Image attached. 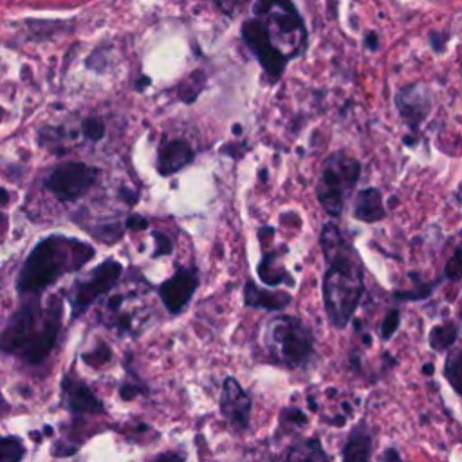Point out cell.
I'll return each instance as SVG.
<instances>
[{
	"label": "cell",
	"instance_id": "6da1fadb",
	"mask_svg": "<svg viewBox=\"0 0 462 462\" xmlns=\"http://www.w3.org/2000/svg\"><path fill=\"white\" fill-rule=\"evenodd\" d=\"M319 245L325 258L321 280L323 307L328 323L343 330L354 318L365 294V271L352 242L336 222H327L319 231Z\"/></svg>",
	"mask_w": 462,
	"mask_h": 462
},
{
	"label": "cell",
	"instance_id": "7a4b0ae2",
	"mask_svg": "<svg viewBox=\"0 0 462 462\" xmlns=\"http://www.w3.org/2000/svg\"><path fill=\"white\" fill-rule=\"evenodd\" d=\"M61 328V301L51 298L42 307L36 296H29L7 318L0 328V350L20 357L29 365L42 363L54 348Z\"/></svg>",
	"mask_w": 462,
	"mask_h": 462
},
{
	"label": "cell",
	"instance_id": "3957f363",
	"mask_svg": "<svg viewBox=\"0 0 462 462\" xmlns=\"http://www.w3.org/2000/svg\"><path fill=\"white\" fill-rule=\"evenodd\" d=\"M94 254L96 249L87 242L51 235L40 240L27 254L16 276V291L23 296L38 298L63 274L79 271Z\"/></svg>",
	"mask_w": 462,
	"mask_h": 462
},
{
	"label": "cell",
	"instance_id": "277c9868",
	"mask_svg": "<svg viewBox=\"0 0 462 462\" xmlns=\"http://www.w3.org/2000/svg\"><path fill=\"white\" fill-rule=\"evenodd\" d=\"M263 345L274 363L289 368L307 366L316 356L312 332L298 316L271 318L263 330Z\"/></svg>",
	"mask_w": 462,
	"mask_h": 462
},
{
	"label": "cell",
	"instance_id": "5b68a950",
	"mask_svg": "<svg viewBox=\"0 0 462 462\" xmlns=\"http://www.w3.org/2000/svg\"><path fill=\"white\" fill-rule=\"evenodd\" d=\"M359 177L361 162L346 152H334L323 161L316 182V197L328 217H341Z\"/></svg>",
	"mask_w": 462,
	"mask_h": 462
},
{
	"label": "cell",
	"instance_id": "8992f818",
	"mask_svg": "<svg viewBox=\"0 0 462 462\" xmlns=\"http://www.w3.org/2000/svg\"><path fill=\"white\" fill-rule=\"evenodd\" d=\"M121 274L123 265L116 258H106L105 262L96 265L85 278H78L67 292L72 318H79L97 298L110 292V289H114L116 283L121 280Z\"/></svg>",
	"mask_w": 462,
	"mask_h": 462
},
{
	"label": "cell",
	"instance_id": "52a82bcc",
	"mask_svg": "<svg viewBox=\"0 0 462 462\" xmlns=\"http://www.w3.org/2000/svg\"><path fill=\"white\" fill-rule=\"evenodd\" d=\"M99 179V168L85 162H61L43 179V186L60 202H74L81 199Z\"/></svg>",
	"mask_w": 462,
	"mask_h": 462
},
{
	"label": "cell",
	"instance_id": "ba28073f",
	"mask_svg": "<svg viewBox=\"0 0 462 462\" xmlns=\"http://www.w3.org/2000/svg\"><path fill=\"white\" fill-rule=\"evenodd\" d=\"M253 16L263 20V23L280 38H287L298 54L305 52L307 29L305 22L291 2H256L253 5Z\"/></svg>",
	"mask_w": 462,
	"mask_h": 462
},
{
	"label": "cell",
	"instance_id": "9c48e42d",
	"mask_svg": "<svg viewBox=\"0 0 462 462\" xmlns=\"http://www.w3.org/2000/svg\"><path fill=\"white\" fill-rule=\"evenodd\" d=\"M240 36L247 49L254 54L269 79L278 81L291 60L273 43V38L269 36L265 23L260 18L251 16L242 22Z\"/></svg>",
	"mask_w": 462,
	"mask_h": 462
},
{
	"label": "cell",
	"instance_id": "30bf717a",
	"mask_svg": "<svg viewBox=\"0 0 462 462\" xmlns=\"http://www.w3.org/2000/svg\"><path fill=\"white\" fill-rule=\"evenodd\" d=\"M199 283H200V278H199L197 267L179 265L175 274L164 280L157 289L164 309L173 316L180 314L189 305L193 294L197 292Z\"/></svg>",
	"mask_w": 462,
	"mask_h": 462
},
{
	"label": "cell",
	"instance_id": "8fae6325",
	"mask_svg": "<svg viewBox=\"0 0 462 462\" xmlns=\"http://www.w3.org/2000/svg\"><path fill=\"white\" fill-rule=\"evenodd\" d=\"M393 101L401 119L404 121L408 130L415 135V132L428 119L433 108L431 90L422 83H411L399 88Z\"/></svg>",
	"mask_w": 462,
	"mask_h": 462
},
{
	"label": "cell",
	"instance_id": "7c38bea8",
	"mask_svg": "<svg viewBox=\"0 0 462 462\" xmlns=\"http://www.w3.org/2000/svg\"><path fill=\"white\" fill-rule=\"evenodd\" d=\"M253 401L235 377H226L220 392V413L238 431L247 430Z\"/></svg>",
	"mask_w": 462,
	"mask_h": 462
},
{
	"label": "cell",
	"instance_id": "4fadbf2b",
	"mask_svg": "<svg viewBox=\"0 0 462 462\" xmlns=\"http://www.w3.org/2000/svg\"><path fill=\"white\" fill-rule=\"evenodd\" d=\"M61 399H63V404L74 413H105L103 402L87 386V383L78 379L74 374L63 375Z\"/></svg>",
	"mask_w": 462,
	"mask_h": 462
},
{
	"label": "cell",
	"instance_id": "5bb4252c",
	"mask_svg": "<svg viewBox=\"0 0 462 462\" xmlns=\"http://www.w3.org/2000/svg\"><path fill=\"white\" fill-rule=\"evenodd\" d=\"M195 159V150L186 139L162 141L157 148V171L162 177L177 173L179 170L191 164Z\"/></svg>",
	"mask_w": 462,
	"mask_h": 462
},
{
	"label": "cell",
	"instance_id": "9a60e30c",
	"mask_svg": "<svg viewBox=\"0 0 462 462\" xmlns=\"http://www.w3.org/2000/svg\"><path fill=\"white\" fill-rule=\"evenodd\" d=\"M352 215L356 220L372 224V222H379L388 215V209L383 202V195L379 188H365L356 195V202H354V209Z\"/></svg>",
	"mask_w": 462,
	"mask_h": 462
},
{
	"label": "cell",
	"instance_id": "2e32d148",
	"mask_svg": "<svg viewBox=\"0 0 462 462\" xmlns=\"http://www.w3.org/2000/svg\"><path fill=\"white\" fill-rule=\"evenodd\" d=\"M291 301H292V296L285 291L260 289L253 280H247L244 285V303L247 307L263 309V310H282Z\"/></svg>",
	"mask_w": 462,
	"mask_h": 462
},
{
	"label": "cell",
	"instance_id": "e0dca14e",
	"mask_svg": "<svg viewBox=\"0 0 462 462\" xmlns=\"http://www.w3.org/2000/svg\"><path fill=\"white\" fill-rule=\"evenodd\" d=\"M372 448H374L372 433L365 422H359L350 430L345 440V446L341 451L343 462H370Z\"/></svg>",
	"mask_w": 462,
	"mask_h": 462
},
{
	"label": "cell",
	"instance_id": "ac0fdd59",
	"mask_svg": "<svg viewBox=\"0 0 462 462\" xmlns=\"http://www.w3.org/2000/svg\"><path fill=\"white\" fill-rule=\"evenodd\" d=\"M285 462H328V458L319 439L309 437L294 442L289 448Z\"/></svg>",
	"mask_w": 462,
	"mask_h": 462
},
{
	"label": "cell",
	"instance_id": "d6986e66",
	"mask_svg": "<svg viewBox=\"0 0 462 462\" xmlns=\"http://www.w3.org/2000/svg\"><path fill=\"white\" fill-rule=\"evenodd\" d=\"M457 339H458V325L448 319L431 328L428 343L435 352H444V350H449L457 343Z\"/></svg>",
	"mask_w": 462,
	"mask_h": 462
},
{
	"label": "cell",
	"instance_id": "ffe728a7",
	"mask_svg": "<svg viewBox=\"0 0 462 462\" xmlns=\"http://www.w3.org/2000/svg\"><path fill=\"white\" fill-rule=\"evenodd\" d=\"M410 276H411V280H413V283H415V285H413V291H397V292H395V296H397V298L406 300V301H419V300H426V298H430V296H431V292L435 291L437 283H439V280L424 283L420 278H417V274H415V273H411Z\"/></svg>",
	"mask_w": 462,
	"mask_h": 462
},
{
	"label": "cell",
	"instance_id": "44dd1931",
	"mask_svg": "<svg viewBox=\"0 0 462 462\" xmlns=\"http://www.w3.org/2000/svg\"><path fill=\"white\" fill-rule=\"evenodd\" d=\"M25 446L18 437H0V462H20Z\"/></svg>",
	"mask_w": 462,
	"mask_h": 462
},
{
	"label": "cell",
	"instance_id": "7402d4cb",
	"mask_svg": "<svg viewBox=\"0 0 462 462\" xmlns=\"http://www.w3.org/2000/svg\"><path fill=\"white\" fill-rule=\"evenodd\" d=\"M444 377L449 381L453 390L458 392V377H460V350L458 348L448 356L446 365H444Z\"/></svg>",
	"mask_w": 462,
	"mask_h": 462
},
{
	"label": "cell",
	"instance_id": "603a6c76",
	"mask_svg": "<svg viewBox=\"0 0 462 462\" xmlns=\"http://www.w3.org/2000/svg\"><path fill=\"white\" fill-rule=\"evenodd\" d=\"M81 134L92 143L101 141L105 137V123L99 117H87L81 121Z\"/></svg>",
	"mask_w": 462,
	"mask_h": 462
},
{
	"label": "cell",
	"instance_id": "cb8c5ba5",
	"mask_svg": "<svg viewBox=\"0 0 462 462\" xmlns=\"http://www.w3.org/2000/svg\"><path fill=\"white\" fill-rule=\"evenodd\" d=\"M399 325H401V310L399 309H390L386 312V316L383 318V323H381V332H379L381 339L383 341L392 339L393 334L397 332Z\"/></svg>",
	"mask_w": 462,
	"mask_h": 462
},
{
	"label": "cell",
	"instance_id": "d4e9b609",
	"mask_svg": "<svg viewBox=\"0 0 462 462\" xmlns=\"http://www.w3.org/2000/svg\"><path fill=\"white\" fill-rule=\"evenodd\" d=\"M460 247L457 245L451 258L446 262V267H444V278L449 280V282H458L460 280V274H462V269H460Z\"/></svg>",
	"mask_w": 462,
	"mask_h": 462
},
{
	"label": "cell",
	"instance_id": "484cf974",
	"mask_svg": "<svg viewBox=\"0 0 462 462\" xmlns=\"http://www.w3.org/2000/svg\"><path fill=\"white\" fill-rule=\"evenodd\" d=\"M152 236L155 240V251H153V258L157 256H166L173 251V240L170 235L162 233V231H152Z\"/></svg>",
	"mask_w": 462,
	"mask_h": 462
},
{
	"label": "cell",
	"instance_id": "4316f807",
	"mask_svg": "<svg viewBox=\"0 0 462 462\" xmlns=\"http://www.w3.org/2000/svg\"><path fill=\"white\" fill-rule=\"evenodd\" d=\"M112 357V350L105 345V343H101V345H97L92 352H88V354H83V359H85V363H88V365H92V366H99V365H103V363H106L108 359Z\"/></svg>",
	"mask_w": 462,
	"mask_h": 462
},
{
	"label": "cell",
	"instance_id": "83f0119b",
	"mask_svg": "<svg viewBox=\"0 0 462 462\" xmlns=\"http://www.w3.org/2000/svg\"><path fill=\"white\" fill-rule=\"evenodd\" d=\"M448 38H449V34H448V32H444V31H433V32H430V43H431V49H433L435 52H444Z\"/></svg>",
	"mask_w": 462,
	"mask_h": 462
},
{
	"label": "cell",
	"instance_id": "f1b7e54d",
	"mask_svg": "<svg viewBox=\"0 0 462 462\" xmlns=\"http://www.w3.org/2000/svg\"><path fill=\"white\" fill-rule=\"evenodd\" d=\"M126 227L132 231H139V229H146L148 227V220L141 215H130L126 218Z\"/></svg>",
	"mask_w": 462,
	"mask_h": 462
},
{
	"label": "cell",
	"instance_id": "f546056e",
	"mask_svg": "<svg viewBox=\"0 0 462 462\" xmlns=\"http://www.w3.org/2000/svg\"><path fill=\"white\" fill-rule=\"evenodd\" d=\"M119 197L123 199V202L125 204H130V206H134L135 202H137V199H139V193L134 189V188H121L119 189Z\"/></svg>",
	"mask_w": 462,
	"mask_h": 462
},
{
	"label": "cell",
	"instance_id": "4dcf8cb0",
	"mask_svg": "<svg viewBox=\"0 0 462 462\" xmlns=\"http://www.w3.org/2000/svg\"><path fill=\"white\" fill-rule=\"evenodd\" d=\"M379 462H404V460H402V457L399 455V451H397V449L388 448V449H384V451H383V455H381V460H379Z\"/></svg>",
	"mask_w": 462,
	"mask_h": 462
},
{
	"label": "cell",
	"instance_id": "1f68e13d",
	"mask_svg": "<svg viewBox=\"0 0 462 462\" xmlns=\"http://www.w3.org/2000/svg\"><path fill=\"white\" fill-rule=\"evenodd\" d=\"M150 462H184V458H182L180 455H177V453L166 451V453L157 455V457H155L153 460H150Z\"/></svg>",
	"mask_w": 462,
	"mask_h": 462
},
{
	"label": "cell",
	"instance_id": "d6a6232c",
	"mask_svg": "<svg viewBox=\"0 0 462 462\" xmlns=\"http://www.w3.org/2000/svg\"><path fill=\"white\" fill-rule=\"evenodd\" d=\"M379 40H377V34L372 31V32H368L366 36H365V45H366V49L368 51H377V47H379V43H377Z\"/></svg>",
	"mask_w": 462,
	"mask_h": 462
},
{
	"label": "cell",
	"instance_id": "836d02e7",
	"mask_svg": "<svg viewBox=\"0 0 462 462\" xmlns=\"http://www.w3.org/2000/svg\"><path fill=\"white\" fill-rule=\"evenodd\" d=\"M150 81H152V79H150L148 76H139V79L135 81V88L141 92L143 88H146V87L150 85Z\"/></svg>",
	"mask_w": 462,
	"mask_h": 462
},
{
	"label": "cell",
	"instance_id": "e575fe53",
	"mask_svg": "<svg viewBox=\"0 0 462 462\" xmlns=\"http://www.w3.org/2000/svg\"><path fill=\"white\" fill-rule=\"evenodd\" d=\"M402 143H404L406 146H415L417 137H415V135H404V137H402Z\"/></svg>",
	"mask_w": 462,
	"mask_h": 462
},
{
	"label": "cell",
	"instance_id": "d590c367",
	"mask_svg": "<svg viewBox=\"0 0 462 462\" xmlns=\"http://www.w3.org/2000/svg\"><path fill=\"white\" fill-rule=\"evenodd\" d=\"M7 200H9V193L4 188H0V206L7 204Z\"/></svg>",
	"mask_w": 462,
	"mask_h": 462
},
{
	"label": "cell",
	"instance_id": "8d00e7d4",
	"mask_svg": "<svg viewBox=\"0 0 462 462\" xmlns=\"http://www.w3.org/2000/svg\"><path fill=\"white\" fill-rule=\"evenodd\" d=\"M433 370H435V368H433V365H431V363H428V365H424V366H422V372H424L426 375H431V374H433Z\"/></svg>",
	"mask_w": 462,
	"mask_h": 462
},
{
	"label": "cell",
	"instance_id": "74e56055",
	"mask_svg": "<svg viewBox=\"0 0 462 462\" xmlns=\"http://www.w3.org/2000/svg\"><path fill=\"white\" fill-rule=\"evenodd\" d=\"M233 132L238 135V134L242 132V130H240V125H235V126H233Z\"/></svg>",
	"mask_w": 462,
	"mask_h": 462
},
{
	"label": "cell",
	"instance_id": "f35d334b",
	"mask_svg": "<svg viewBox=\"0 0 462 462\" xmlns=\"http://www.w3.org/2000/svg\"><path fill=\"white\" fill-rule=\"evenodd\" d=\"M363 341H365L366 345H370V336H365V337H363Z\"/></svg>",
	"mask_w": 462,
	"mask_h": 462
},
{
	"label": "cell",
	"instance_id": "ab89813d",
	"mask_svg": "<svg viewBox=\"0 0 462 462\" xmlns=\"http://www.w3.org/2000/svg\"><path fill=\"white\" fill-rule=\"evenodd\" d=\"M2 119H4V108L0 106V121H2Z\"/></svg>",
	"mask_w": 462,
	"mask_h": 462
}]
</instances>
